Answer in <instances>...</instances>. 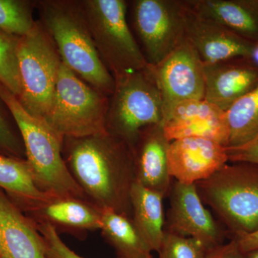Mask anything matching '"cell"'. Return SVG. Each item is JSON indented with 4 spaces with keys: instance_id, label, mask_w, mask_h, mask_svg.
<instances>
[{
    "instance_id": "cell-1",
    "label": "cell",
    "mask_w": 258,
    "mask_h": 258,
    "mask_svg": "<svg viewBox=\"0 0 258 258\" xmlns=\"http://www.w3.org/2000/svg\"><path fill=\"white\" fill-rule=\"evenodd\" d=\"M62 157L86 200L99 210L132 219L131 191L136 182L132 147L103 132L64 138Z\"/></svg>"
},
{
    "instance_id": "cell-2",
    "label": "cell",
    "mask_w": 258,
    "mask_h": 258,
    "mask_svg": "<svg viewBox=\"0 0 258 258\" xmlns=\"http://www.w3.org/2000/svg\"><path fill=\"white\" fill-rule=\"evenodd\" d=\"M36 9L62 63L91 87L111 96L114 78L97 51L79 0H40Z\"/></svg>"
},
{
    "instance_id": "cell-3",
    "label": "cell",
    "mask_w": 258,
    "mask_h": 258,
    "mask_svg": "<svg viewBox=\"0 0 258 258\" xmlns=\"http://www.w3.org/2000/svg\"><path fill=\"white\" fill-rule=\"evenodd\" d=\"M0 97L8 105L18 125L26 161L38 189L52 198L87 200L64 163L62 154L63 139L42 118L28 113L17 97L1 83Z\"/></svg>"
},
{
    "instance_id": "cell-4",
    "label": "cell",
    "mask_w": 258,
    "mask_h": 258,
    "mask_svg": "<svg viewBox=\"0 0 258 258\" xmlns=\"http://www.w3.org/2000/svg\"><path fill=\"white\" fill-rule=\"evenodd\" d=\"M205 206L218 218L230 239L258 229V164L228 162L195 184Z\"/></svg>"
},
{
    "instance_id": "cell-5",
    "label": "cell",
    "mask_w": 258,
    "mask_h": 258,
    "mask_svg": "<svg viewBox=\"0 0 258 258\" xmlns=\"http://www.w3.org/2000/svg\"><path fill=\"white\" fill-rule=\"evenodd\" d=\"M97 51L113 78L149 66L134 36L125 0H80Z\"/></svg>"
},
{
    "instance_id": "cell-6",
    "label": "cell",
    "mask_w": 258,
    "mask_h": 258,
    "mask_svg": "<svg viewBox=\"0 0 258 258\" xmlns=\"http://www.w3.org/2000/svg\"><path fill=\"white\" fill-rule=\"evenodd\" d=\"M114 80L105 128L132 147L142 129L164 122L162 99L149 66Z\"/></svg>"
},
{
    "instance_id": "cell-7",
    "label": "cell",
    "mask_w": 258,
    "mask_h": 258,
    "mask_svg": "<svg viewBox=\"0 0 258 258\" xmlns=\"http://www.w3.org/2000/svg\"><path fill=\"white\" fill-rule=\"evenodd\" d=\"M109 96L97 91L61 63L50 109L42 119L62 139L106 132Z\"/></svg>"
},
{
    "instance_id": "cell-8",
    "label": "cell",
    "mask_w": 258,
    "mask_h": 258,
    "mask_svg": "<svg viewBox=\"0 0 258 258\" xmlns=\"http://www.w3.org/2000/svg\"><path fill=\"white\" fill-rule=\"evenodd\" d=\"M17 57L21 84L17 98L28 113L43 118L52 104L62 60L40 20L30 33L18 39Z\"/></svg>"
},
{
    "instance_id": "cell-9",
    "label": "cell",
    "mask_w": 258,
    "mask_h": 258,
    "mask_svg": "<svg viewBox=\"0 0 258 258\" xmlns=\"http://www.w3.org/2000/svg\"><path fill=\"white\" fill-rule=\"evenodd\" d=\"M186 11L180 0L128 2L130 27L148 64H159L186 40Z\"/></svg>"
},
{
    "instance_id": "cell-10",
    "label": "cell",
    "mask_w": 258,
    "mask_h": 258,
    "mask_svg": "<svg viewBox=\"0 0 258 258\" xmlns=\"http://www.w3.org/2000/svg\"><path fill=\"white\" fill-rule=\"evenodd\" d=\"M149 69L160 92L164 120L181 102L205 98L204 63L186 39L159 64H149Z\"/></svg>"
},
{
    "instance_id": "cell-11",
    "label": "cell",
    "mask_w": 258,
    "mask_h": 258,
    "mask_svg": "<svg viewBox=\"0 0 258 258\" xmlns=\"http://www.w3.org/2000/svg\"><path fill=\"white\" fill-rule=\"evenodd\" d=\"M164 230L192 237L207 249L225 242L228 232L202 201L195 184L174 181L169 193Z\"/></svg>"
},
{
    "instance_id": "cell-12",
    "label": "cell",
    "mask_w": 258,
    "mask_h": 258,
    "mask_svg": "<svg viewBox=\"0 0 258 258\" xmlns=\"http://www.w3.org/2000/svg\"><path fill=\"white\" fill-rule=\"evenodd\" d=\"M228 162L226 147L208 139H176L171 142L168 151L169 174L183 184L208 179Z\"/></svg>"
},
{
    "instance_id": "cell-13",
    "label": "cell",
    "mask_w": 258,
    "mask_h": 258,
    "mask_svg": "<svg viewBox=\"0 0 258 258\" xmlns=\"http://www.w3.org/2000/svg\"><path fill=\"white\" fill-rule=\"evenodd\" d=\"M164 131L170 142L201 138L227 147L229 128L225 111L205 100L181 102L164 120Z\"/></svg>"
},
{
    "instance_id": "cell-14",
    "label": "cell",
    "mask_w": 258,
    "mask_h": 258,
    "mask_svg": "<svg viewBox=\"0 0 258 258\" xmlns=\"http://www.w3.org/2000/svg\"><path fill=\"white\" fill-rule=\"evenodd\" d=\"M204 100L226 111L258 86V68L247 57L204 64Z\"/></svg>"
},
{
    "instance_id": "cell-15",
    "label": "cell",
    "mask_w": 258,
    "mask_h": 258,
    "mask_svg": "<svg viewBox=\"0 0 258 258\" xmlns=\"http://www.w3.org/2000/svg\"><path fill=\"white\" fill-rule=\"evenodd\" d=\"M170 143L160 123L142 129L132 147L136 181L164 198L169 197L174 182L168 166Z\"/></svg>"
},
{
    "instance_id": "cell-16",
    "label": "cell",
    "mask_w": 258,
    "mask_h": 258,
    "mask_svg": "<svg viewBox=\"0 0 258 258\" xmlns=\"http://www.w3.org/2000/svg\"><path fill=\"white\" fill-rule=\"evenodd\" d=\"M23 212L34 222L48 224L59 234L67 232L79 239L101 228L102 210L81 199L50 197Z\"/></svg>"
},
{
    "instance_id": "cell-17",
    "label": "cell",
    "mask_w": 258,
    "mask_h": 258,
    "mask_svg": "<svg viewBox=\"0 0 258 258\" xmlns=\"http://www.w3.org/2000/svg\"><path fill=\"white\" fill-rule=\"evenodd\" d=\"M185 30L186 40L205 64L236 57L249 58L254 45L219 24L198 16L187 8Z\"/></svg>"
},
{
    "instance_id": "cell-18",
    "label": "cell",
    "mask_w": 258,
    "mask_h": 258,
    "mask_svg": "<svg viewBox=\"0 0 258 258\" xmlns=\"http://www.w3.org/2000/svg\"><path fill=\"white\" fill-rule=\"evenodd\" d=\"M0 258H48L35 224L2 189Z\"/></svg>"
},
{
    "instance_id": "cell-19",
    "label": "cell",
    "mask_w": 258,
    "mask_h": 258,
    "mask_svg": "<svg viewBox=\"0 0 258 258\" xmlns=\"http://www.w3.org/2000/svg\"><path fill=\"white\" fill-rule=\"evenodd\" d=\"M184 3L198 16L247 41L258 42V0H184Z\"/></svg>"
},
{
    "instance_id": "cell-20",
    "label": "cell",
    "mask_w": 258,
    "mask_h": 258,
    "mask_svg": "<svg viewBox=\"0 0 258 258\" xmlns=\"http://www.w3.org/2000/svg\"><path fill=\"white\" fill-rule=\"evenodd\" d=\"M164 198L137 181L131 191L132 222L152 252H158L165 234Z\"/></svg>"
},
{
    "instance_id": "cell-21",
    "label": "cell",
    "mask_w": 258,
    "mask_h": 258,
    "mask_svg": "<svg viewBox=\"0 0 258 258\" xmlns=\"http://www.w3.org/2000/svg\"><path fill=\"white\" fill-rule=\"evenodd\" d=\"M100 230L116 258H153L152 251L129 217L113 210H102Z\"/></svg>"
},
{
    "instance_id": "cell-22",
    "label": "cell",
    "mask_w": 258,
    "mask_h": 258,
    "mask_svg": "<svg viewBox=\"0 0 258 258\" xmlns=\"http://www.w3.org/2000/svg\"><path fill=\"white\" fill-rule=\"evenodd\" d=\"M0 189L22 210L50 198L34 183L26 159L18 158L0 156Z\"/></svg>"
},
{
    "instance_id": "cell-23",
    "label": "cell",
    "mask_w": 258,
    "mask_h": 258,
    "mask_svg": "<svg viewBox=\"0 0 258 258\" xmlns=\"http://www.w3.org/2000/svg\"><path fill=\"white\" fill-rule=\"evenodd\" d=\"M229 128L227 148L240 147L258 137V86L225 111Z\"/></svg>"
},
{
    "instance_id": "cell-24",
    "label": "cell",
    "mask_w": 258,
    "mask_h": 258,
    "mask_svg": "<svg viewBox=\"0 0 258 258\" xmlns=\"http://www.w3.org/2000/svg\"><path fill=\"white\" fill-rule=\"evenodd\" d=\"M33 0H0V31L11 36L23 37L35 28Z\"/></svg>"
},
{
    "instance_id": "cell-25",
    "label": "cell",
    "mask_w": 258,
    "mask_h": 258,
    "mask_svg": "<svg viewBox=\"0 0 258 258\" xmlns=\"http://www.w3.org/2000/svg\"><path fill=\"white\" fill-rule=\"evenodd\" d=\"M18 39L0 31V83L18 98L21 93L17 57Z\"/></svg>"
},
{
    "instance_id": "cell-26",
    "label": "cell",
    "mask_w": 258,
    "mask_h": 258,
    "mask_svg": "<svg viewBox=\"0 0 258 258\" xmlns=\"http://www.w3.org/2000/svg\"><path fill=\"white\" fill-rule=\"evenodd\" d=\"M0 156L26 159L25 146L13 113L0 97Z\"/></svg>"
},
{
    "instance_id": "cell-27",
    "label": "cell",
    "mask_w": 258,
    "mask_h": 258,
    "mask_svg": "<svg viewBox=\"0 0 258 258\" xmlns=\"http://www.w3.org/2000/svg\"><path fill=\"white\" fill-rule=\"evenodd\" d=\"M206 247L192 238L166 232L158 250L159 258H205Z\"/></svg>"
},
{
    "instance_id": "cell-28",
    "label": "cell",
    "mask_w": 258,
    "mask_h": 258,
    "mask_svg": "<svg viewBox=\"0 0 258 258\" xmlns=\"http://www.w3.org/2000/svg\"><path fill=\"white\" fill-rule=\"evenodd\" d=\"M35 224L42 236L47 257L84 258L70 248L52 226L44 222H35Z\"/></svg>"
},
{
    "instance_id": "cell-29",
    "label": "cell",
    "mask_w": 258,
    "mask_h": 258,
    "mask_svg": "<svg viewBox=\"0 0 258 258\" xmlns=\"http://www.w3.org/2000/svg\"><path fill=\"white\" fill-rule=\"evenodd\" d=\"M229 162L254 163L258 164V137L248 143L234 148H227Z\"/></svg>"
},
{
    "instance_id": "cell-30",
    "label": "cell",
    "mask_w": 258,
    "mask_h": 258,
    "mask_svg": "<svg viewBox=\"0 0 258 258\" xmlns=\"http://www.w3.org/2000/svg\"><path fill=\"white\" fill-rule=\"evenodd\" d=\"M205 258H245L235 239L207 249Z\"/></svg>"
},
{
    "instance_id": "cell-31",
    "label": "cell",
    "mask_w": 258,
    "mask_h": 258,
    "mask_svg": "<svg viewBox=\"0 0 258 258\" xmlns=\"http://www.w3.org/2000/svg\"><path fill=\"white\" fill-rule=\"evenodd\" d=\"M235 240L237 241L240 249L244 253L258 249V229L249 235L236 238Z\"/></svg>"
},
{
    "instance_id": "cell-32",
    "label": "cell",
    "mask_w": 258,
    "mask_h": 258,
    "mask_svg": "<svg viewBox=\"0 0 258 258\" xmlns=\"http://www.w3.org/2000/svg\"><path fill=\"white\" fill-rule=\"evenodd\" d=\"M249 59L254 66L258 68V42L254 43Z\"/></svg>"
},
{
    "instance_id": "cell-33",
    "label": "cell",
    "mask_w": 258,
    "mask_h": 258,
    "mask_svg": "<svg viewBox=\"0 0 258 258\" xmlns=\"http://www.w3.org/2000/svg\"><path fill=\"white\" fill-rule=\"evenodd\" d=\"M245 258H258V249L246 252Z\"/></svg>"
}]
</instances>
